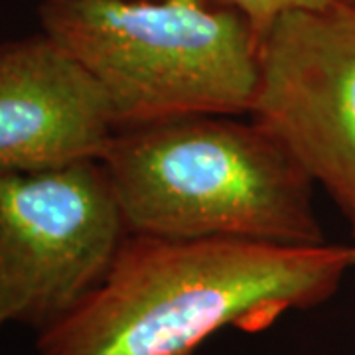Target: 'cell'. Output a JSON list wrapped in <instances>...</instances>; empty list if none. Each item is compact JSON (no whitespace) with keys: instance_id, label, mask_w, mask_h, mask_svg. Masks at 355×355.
I'll return each instance as SVG.
<instances>
[{"instance_id":"cell-8","label":"cell","mask_w":355,"mask_h":355,"mask_svg":"<svg viewBox=\"0 0 355 355\" xmlns=\"http://www.w3.org/2000/svg\"><path fill=\"white\" fill-rule=\"evenodd\" d=\"M338 2H343V4H355V0H338Z\"/></svg>"},{"instance_id":"cell-3","label":"cell","mask_w":355,"mask_h":355,"mask_svg":"<svg viewBox=\"0 0 355 355\" xmlns=\"http://www.w3.org/2000/svg\"><path fill=\"white\" fill-rule=\"evenodd\" d=\"M38 20L101 85L119 128L253 109L259 36L233 8L209 0H42Z\"/></svg>"},{"instance_id":"cell-4","label":"cell","mask_w":355,"mask_h":355,"mask_svg":"<svg viewBox=\"0 0 355 355\" xmlns=\"http://www.w3.org/2000/svg\"><path fill=\"white\" fill-rule=\"evenodd\" d=\"M128 231L101 160L0 172V331H42L113 266Z\"/></svg>"},{"instance_id":"cell-9","label":"cell","mask_w":355,"mask_h":355,"mask_svg":"<svg viewBox=\"0 0 355 355\" xmlns=\"http://www.w3.org/2000/svg\"><path fill=\"white\" fill-rule=\"evenodd\" d=\"M188 2H207V0H188Z\"/></svg>"},{"instance_id":"cell-5","label":"cell","mask_w":355,"mask_h":355,"mask_svg":"<svg viewBox=\"0 0 355 355\" xmlns=\"http://www.w3.org/2000/svg\"><path fill=\"white\" fill-rule=\"evenodd\" d=\"M249 116L294 154L355 237V4L331 0L268 26Z\"/></svg>"},{"instance_id":"cell-7","label":"cell","mask_w":355,"mask_h":355,"mask_svg":"<svg viewBox=\"0 0 355 355\" xmlns=\"http://www.w3.org/2000/svg\"><path fill=\"white\" fill-rule=\"evenodd\" d=\"M219 6L233 8L243 14L261 38L277 18L296 10H312L328 6L331 0H209Z\"/></svg>"},{"instance_id":"cell-2","label":"cell","mask_w":355,"mask_h":355,"mask_svg":"<svg viewBox=\"0 0 355 355\" xmlns=\"http://www.w3.org/2000/svg\"><path fill=\"white\" fill-rule=\"evenodd\" d=\"M128 235L320 245L314 180L243 114L119 128L99 158Z\"/></svg>"},{"instance_id":"cell-6","label":"cell","mask_w":355,"mask_h":355,"mask_svg":"<svg viewBox=\"0 0 355 355\" xmlns=\"http://www.w3.org/2000/svg\"><path fill=\"white\" fill-rule=\"evenodd\" d=\"M116 130L101 85L51 36L0 42V172L99 160Z\"/></svg>"},{"instance_id":"cell-10","label":"cell","mask_w":355,"mask_h":355,"mask_svg":"<svg viewBox=\"0 0 355 355\" xmlns=\"http://www.w3.org/2000/svg\"><path fill=\"white\" fill-rule=\"evenodd\" d=\"M354 249H355V243H354Z\"/></svg>"},{"instance_id":"cell-1","label":"cell","mask_w":355,"mask_h":355,"mask_svg":"<svg viewBox=\"0 0 355 355\" xmlns=\"http://www.w3.org/2000/svg\"><path fill=\"white\" fill-rule=\"evenodd\" d=\"M352 245L127 235L107 277L38 331V355H196L225 328L261 331L328 302Z\"/></svg>"}]
</instances>
